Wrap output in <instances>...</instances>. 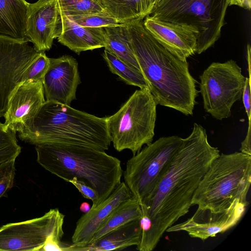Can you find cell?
<instances>
[{
	"label": "cell",
	"instance_id": "6da1fadb",
	"mask_svg": "<svg viewBox=\"0 0 251 251\" xmlns=\"http://www.w3.org/2000/svg\"><path fill=\"white\" fill-rule=\"evenodd\" d=\"M219 154L205 128L194 123L154 189L140 203L142 233L136 250L152 251L166 230L189 211L200 181Z\"/></svg>",
	"mask_w": 251,
	"mask_h": 251
},
{
	"label": "cell",
	"instance_id": "7a4b0ae2",
	"mask_svg": "<svg viewBox=\"0 0 251 251\" xmlns=\"http://www.w3.org/2000/svg\"><path fill=\"white\" fill-rule=\"evenodd\" d=\"M134 53L157 105L193 115L199 91L189 64L160 44L143 20L126 24Z\"/></svg>",
	"mask_w": 251,
	"mask_h": 251
},
{
	"label": "cell",
	"instance_id": "3957f363",
	"mask_svg": "<svg viewBox=\"0 0 251 251\" xmlns=\"http://www.w3.org/2000/svg\"><path fill=\"white\" fill-rule=\"evenodd\" d=\"M18 132L21 140L34 145L79 146L105 151L111 143L107 117L52 100H46Z\"/></svg>",
	"mask_w": 251,
	"mask_h": 251
},
{
	"label": "cell",
	"instance_id": "277c9868",
	"mask_svg": "<svg viewBox=\"0 0 251 251\" xmlns=\"http://www.w3.org/2000/svg\"><path fill=\"white\" fill-rule=\"evenodd\" d=\"M37 162L50 173L69 182L74 177L94 189L97 206L121 183V161L105 151L83 146L57 144L35 145Z\"/></svg>",
	"mask_w": 251,
	"mask_h": 251
},
{
	"label": "cell",
	"instance_id": "5b68a950",
	"mask_svg": "<svg viewBox=\"0 0 251 251\" xmlns=\"http://www.w3.org/2000/svg\"><path fill=\"white\" fill-rule=\"evenodd\" d=\"M251 155L241 152L220 153L212 162L197 188L192 204L220 211L239 201L249 204Z\"/></svg>",
	"mask_w": 251,
	"mask_h": 251
},
{
	"label": "cell",
	"instance_id": "8992f818",
	"mask_svg": "<svg viewBox=\"0 0 251 251\" xmlns=\"http://www.w3.org/2000/svg\"><path fill=\"white\" fill-rule=\"evenodd\" d=\"M229 0H160L150 15L154 19L185 26L195 34L201 54L220 38Z\"/></svg>",
	"mask_w": 251,
	"mask_h": 251
},
{
	"label": "cell",
	"instance_id": "52a82bcc",
	"mask_svg": "<svg viewBox=\"0 0 251 251\" xmlns=\"http://www.w3.org/2000/svg\"><path fill=\"white\" fill-rule=\"evenodd\" d=\"M157 104L147 88L136 90L120 109L107 117L111 142L118 151L130 150L135 155L152 142Z\"/></svg>",
	"mask_w": 251,
	"mask_h": 251
},
{
	"label": "cell",
	"instance_id": "ba28073f",
	"mask_svg": "<svg viewBox=\"0 0 251 251\" xmlns=\"http://www.w3.org/2000/svg\"><path fill=\"white\" fill-rule=\"evenodd\" d=\"M182 139L176 135L160 137L127 161L124 182L139 204L166 172Z\"/></svg>",
	"mask_w": 251,
	"mask_h": 251
},
{
	"label": "cell",
	"instance_id": "9c48e42d",
	"mask_svg": "<svg viewBox=\"0 0 251 251\" xmlns=\"http://www.w3.org/2000/svg\"><path fill=\"white\" fill-rule=\"evenodd\" d=\"M245 77L232 59L212 63L200 76L205 111L217 120L230 117L233 104L242 98Z\"/></svg>",
	"mask_w": 251,
	"mask_h": 251
},
{
	"label": "cell",
	"instance_id": "30bf717a",
	"mask_svg": "<svg viewBox=\"0 0 251 251\" xmlns=\"http://www.w3.org/2000/svg\"><path fill=\"white\" fill-rule=\"evenodd\" d=\"M65 215L50 209L41 217L0 227V251H40L46 242L61 241Z\"/></svg>",
	"mask_w": 251,
	"mask_h": 251
},
{
	"label": "cell",
	"instance_id": "8fae6325",
	"mask_svg": "<svg viewBox=\"0 0 251 251\" xmlns=\"http://www.w3.org/2000/svg\"><path fill=\"white\" fill-rule=\"evenodd\" d=\"M29 43L0 34V118L24 73L40 52Z\"/></svg>",
	"mask_w": 251,
	"mask_h": 251
},
{
	"label": "cell",
	"instance_id": "7c38bea8",
	"mask_svg": "<svg viewBox=\"0 0 251 251\" xmlns=\"http://www.w3.org/2000/svg\"><path fill=\"white\" fill-rule=\"evenodd\" d=\"M248 205L237 201L228 208L220 211L198 208L192 217L180 224L173 225L166 231H184L191 237L204 241L235 226L243 216Z\"/></svg>",
	"mask_w": 251,
	"mask_h": 251
},
{
	"label": "cell",
	"instance_id": "4fadbf2b",
	"mask_svg": "<svg viewBox=\"0 0 251 251\" xmlns=\"http://www.w3.org/2000/svg\"><path fill=\"white\" fill-rule=\"evenodd\" d=\"M62 30V18L58 0H38L29 3L25 34L37 50H50Z\"/></svg>",
	"mask_w": 251,
	"mask_h": 251
},
{
	"label": "cell",
	"instance_id": "5bb4252c",
	"mask_svg": "<svg viewBox=\"0 0 251 251\" xmlns=\"http://www.w3.org/2000/svg\"><path fill=\"white\" fill-rule=\"evenodd\" d=\"M81 83L78 64L73 56L64 55L50 58V65L43 81L46 100H52L70 106L76 99Z\"/></svg>",
	"mask_w": 251,
	"mask_h": 251
},
{
	"label": "cell",
	"instance_id": "9a60e30c",
	"mask_svg": "<svg viewBox=\"0 0 251 251\" xmlns=\"http://www.w3.org/2000/svg\"><path fill=\"white\" fill-rule=\"evenodd\" d=\"M132 197L125 182H121L111 195L101 203L91 208L77 221L72 237V245L67 251H75L78 248L89 245L101 224L122 202Z\"/></svg>",
	"mask_w": 251,
	"mask_h": 251
},
{
	"label": "cell",
	"instance_id": "2e32d148",
	"mask_svg": "<svg viewBox=\"0 0 251 251\" xmlns=\"http://www.w3.org/2000/svg\"><path fill=\"white\" fill-rule=\"evenodd\" d=\"M45 101L42 82L27 81L21 83L9 100L3 117L4 124L18 132Z\"/></svg>",
	"mask_w": 251,
	"mask_h": 251
},
{
	"label": "cell",
	"instance_id": "e0dca14e",
	"mask_svg": "<svg viewBox=\"0 0 251 251\" xmlns=\"http://www.w3.org/2000/svg\"><path fill=\"white\" fill-rule=\"evenodd\" d=\"M143 21L145 28L164 47L184 61L196 52L194 33L186 26L153 18L150 15Z\"/></svg>",
	"mask_w": 251,
	"mask_h": 251
},
{
	"label": "cell",
	"instance_id": "ac0fdd59",
	"mask_svg": "<svg viewBox=\"0 0 251 251\" xmlns=\"http://www.w3.org/2000/svg\"><path fill=\"white\" fill-rule=\"evenodd\" d=\"M62 30L58 41L76 53L105 47V30L101 27L82 26L62 14Z\"/></svg>",
	"mask_w": 251,
	"mask_h": 251
},
{
	"label": "cell",
	"instance_id": "d6986e66",
	"mask_svg": "<svg viewBox=\"0 0 251 251\" xmlns=\"http://www.w3.org/2000/svg\"><path fill=\"white\" fill-rule=\"evenodd\" d=\"M142 229L140 220L130 222L105 234L99 239L75 251H108L121 250L137 246L140 242Z\"/></svg>",
	"mask_w": 251,
	"mask_h": 251
},
{
	"label": "cell",
	"instance_id": "ffe728a7",
	"mask_svg": "<svg viewBox=\"0 0 251 251\" xmlns=\"http://www.w3.org/2000/svg\"><path fill=\"white\" fill-rule=\"evenodd\" d=\"M29 3L25 0H0V34L28 40L25 29Z\"/></svg>",
	"mask_w": 251,
	"mask_h": 251
},
{
	"label": "cell",
	"instance_id": "44dd1931",
	"mask_svg": "<svg viewBox=\"0 0 251 251\" xmlns=\"http://www.w3.org/2000/svg\"><path fill=\"white\" fill-rule=\"evenodd\" d=\"M108 15L120 24L143 20L150 15L154 0H99Z\"/></svg>",
	"mask_w": 251,
	"mask_h": 251
},
{
	"label": "cell",
	"instance_id": "7402d4cb",
	"mask_svg": "<svg viewBox=\"0 0 251 251\" xmlns=\"http://www.w3.org/2000/svg\"><path fill=\"white\" fill-rule=\"evenodd\" d=\"M105 50L117 56L134 69L141 71L135 56L130 35L126 24L107 26Z\"/></svg>",
	"mask_w": 251,
	"mask_h": 251
},
{
	"label": "cell",
	"instance_id": "603a6c76",
	"mask_svg": "<svg viewBox=\"0 0 251 251\" xmlns=\"http://www.w3.org/2000/svg\"><path fill=\"white\" fill-rule=\"evenodd\" d=\"M142 215L139 201L132 196L122 202L112 211L100 226L91 242L120 226L132 221L140 220Z\"/></svg>",
	"mask_w": 251,
	"mask_h": 251
},
{
	"label": "cell",
	"instance_id": "cb8c5ba5",
	"mask_svg": "<svg viewBox=\"0 0 251 251\" xmlns=\"http://www.w3.org/2000/svg\"><path fill=\"white\" fill-rule=\"evenodd\" d=\"M102 56L110 72L117 75L126 84L138 87L140 89H149L147 82L141 72L134 69L105 49Z\"/></svg>",
	"mask_w": 251,
	"mask_h": 251
},
{
	"label": "cell",
	"instance_id": "d4e9b609",
	"mask_svg": "<svg viewBox=\"0 0 251 251\" xmlns=\"http://www.w3.org/2000/svg\"><path fill=\"white\" fill-rule=\"evenodd\" d=\"M58 1L61 14L68 17L92 14L108 15L99 0H58Z\"/></svg>",
	"mask_w": 251,
	"mask_h": 251
},
{
	"label": "cell",
	"instance_id": "484cf974",
	"mask_svg": "<svg viewBox=\"0 0 251 251\" xmlns=\"http://www.w3.org/2000/svg\"><path fill=\"white\" fill-rule=\"evenodd\" d=\"M16 131L0 122V163L16 159L21 148L18 143Z\"/></svg>",
	"mask_w": 251,
	"mask_h": 251
},
{
	"label": "cell",
	"instance_id": "4316f807",
	"mask_svg": "<svg viewBox=\"0 0 251 251\" xmlns=\"http://www.w3.org/2000/svg\"><path fill=\"white\" fill-rule=\"evenodd\" d=\"M49 65L50 58L46 55L45 51H40L24 73L22 78V83L27 81L43 82Z\"/></svg>",
	"mask_w": 251,
	"mask_h": 251
},
{
	"label": "cell",
	"instance_id": "83f0119b",
	"mask_svg": "<svg viewBox=\"0 0 251 251\" xmlns=\"http://www.w3.org/2000/svg\"><path fill=\"white\" fill-rule=\"evenodd\" d=\"M68 17L79 25L90 27L104 28L120 24L109 15L92 14Z\"/></svg>",
	"mask_w": 251,
	"mask_h": 251
},
{
	"label": "cell",
	"instance_id": "f1b7e54d",
	"mask_svg": "<svg viewBox=\"0 0 251 251\" xmlns=\"http://www.w3.org/2000/svg\"><path fill=\"white\" fill-rule=\"evenodd\" d=\"M16 159L0 163V199L11 188L15 175Z\"/></svg>",
	"mask_w": 251,
	"mask_h": 251
},
{
	"label": "cell",
	"instance_id": "f546056e",
	"mask_svg": "<svg viewBox=\"0 0 251 251\" xmlns=\"http://www.w3.org/2000/svg\"><path fill=\"white\" fill-rule=\"evenodd\" d=\"M69 182L73 184L77 189L84 198L89 199L92 201L93 204L91 208L97 206L98 195L94 189L76 177L73 178Z\"/></svg>",
	"mask_w": 251,
	"mask_h": 251
},
{
	"label": "cell",
	"instance_id": "4dcf8cb0",
	"mask_svg": "<svg viewBox=\"0 0 251 251\" xmlns=\"http://www.w3.org/2000/svg\"><path fill=\"white\" fill-rule=\"evenodd\" d=\"M249 77H245V81L242 94V99L245 109L248 116L249 126H251V69H248Z\"/></svg>",
	"mask_w": 251,
	"mask_h": 251
},
{
	"label": "cell",
	"instance_id": "1f68e13d",
	"mask_svg": "<svg viewBox=\"0 0 251 251\" xmlns=\"http://www.w3.org/2000/svg\"><path fill=\"white\" fill-rule=\"evenodd\" d=\"M251 126H248L247 135L243 141L241 142L240 151L241 152L251 155Z\"/></svg>",
	"mask_w": 251,
	"mask_h": 251
},
{
	"label": "cell",
	"instance_id": "d6a6232c",
	"mask_svg": "<svg viewBox=\"0 0 251 251\" xmlns=\"http://www.w3.org/2000/svg\"><path fill=\"white\" fill-rule=\"evenodd\" d=\"M237 5L246 9L250 10L251 0H229L228 6Z\"/></svg>",
	"mask_w": 251,
	"mask_h": 251
},
{
	"label": "cell",
	"instance_id": "836d02e7",
	"mask_svg": "<svg viewBox=\"0 0 251 251\" xmlns=\"http://www.w3.org/2000/svg\"><path fill=\"white\" fill-rule=\"evenodd\" d=\"M90 205L89 204V203L87 202H82L79 207L80 210L84 213L88 212L90 210Z\"/></svg>",
	"mask_w": 251,
	"mask_h": 251
},
{
	"label": "cell",
	"instance_id": "e575fe53",
	"mask_svg": "<svg viewBox=\"0 0 251 251\" xmlns=\"http://www.w3.org/2000/svg\"><path fill=\"white\" fill-rule=\"evenodd\" d=\"M160 0H155V4L158 2V1H159Z\"/></svg>",
	"mask_w": 251,
	"mask_h": 251
}]
</instances>
